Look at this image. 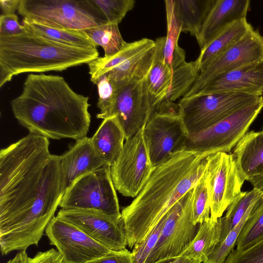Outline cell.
I'll use <instances>...</instances> for the list:
<instances>
[{"label":"cell","mask_w":263,"mask_h":263,"mask_svg":"<svg viewBox=\"0 0 263 263\" xmlns=\"http://www.w3.org/2000/svg\"><path fill=\"white\" fill-rule=\"evenodd\" d=\"M49 139L29 134L0 151V248L3 255L37 246L63 193L59 156Z\"/></svg>","instance_id":"obj_1"},{"label":"cell","mask_w":263,"mask_h":263,"mask_svg":"<svg viewBox=\"0 0 263 263\" xmlns=\"http://www.w3.org/2000/svg\"><path fill=\"white\" fill-rule=\"evenodd\" d=\"M89 97L76 92L63 77L28 74L11 102L15 118L29 133L52 139L85 138L91 116Z\"/></svg>","instance_id":"obj_2"},{"label":"cell","mask_w":263,"mask_h":263,"mask_svg":"<svg viewBox=\"0 0 263 263\" xmlns=\"http://www.w3.org/2000/svg\"><path fill=\"white\" fill-rule=\"evenodd\" d=\"M206 154L184 150L155 167L145 185L121 211L127 246L132 249L194 187L205 167Z\"/></svg>","instance_id":"obj_3"},{"label":"cell","mask_w":263,"mask_h":263,"mask_svg":"<svg viewBox=\"0 0 263 263\" xmlns=\"http://www.w3.org/2000/svg\"><path fill=\"white\" fill-rule=\"evenodd\" d=\"M98 57L97 48L65 45L28 30L16 35L0 36V87L19 74L63 71Z\"/></svg>","instance_id":"obj_4"},{"label":"cell","mask_w":263,"mask_h":263,"mask_svg":"<svg viewBox=\"0 0 263 263\" xmlns=\"http://www.w3.org/2000/svg\"><path fill=\"white\" fill-rule=\"evenodd\" d=\"M25 19L67 30L83 31L107 24L91 0H20Z\"/></svg>","instance_id":"obj_5"},{"label":"cell","mask_w":263,"mask_h":263,"mask_svg":"<svg viewBox=\"0 0 263 263\" xmlns=\"http://www.w3.org/2000/svg\"><path fill=\"white\" fill-rule=\"evenodd\" d=\"M263 108V97L229 115L210 127L189 136L184 150L206 154L229 152L248 132Z\"/></svg>","instance_id":"obj_6"},{"label":"cell","mask_w":263,"mask_h":263,"mask_svg":"<svg viewBox=\"0 0 263 263\" xmlns=\"http://www.w3.org/2000/svg\"><path fill=\"white\" fill-rule=\"evenodd\" d=\"M110 167L105 164L77 178L63 194L59 206L63 209L95 210L122 218Z\"/></svg>","instance_id":"obj_7"},{"label":"cell","mask_w":263,"mask_h":263,"mask_svg":"<svg viewBox=\"0 0 263 263\" xmlns=\"http://www.w3.org/2000/svg\"><path fill=\"white\" fill-rule=\"evenodd\" d=\"M262 97L237 92L196 95L182 98L178 104L179 114L191 136Z\"/></svg>","instance_id":"obj_8"},{"label":"cell","mask_w":263,"mask_h":263,"mask_svg":"<svg viewBox=\"0 0 263 263\" xmlns=\"http://www.w3.org/2000/svg\"><path fill=\"white\" fill-rule=\"evenodd\" d=\"M205 160L210 217L216 220L240 195L245 180L233 154L218 152L208 156Z\"/></svg>","instance_id":"obj_9"},{"label":"cell","mask_w":263,"mask_h":263,"mask_svg":"<svg viewBox=\"0 0 263 263\" xmlns=\"http://www.w3.org/2000/svg\"><path fill=\"white\" fill-rule=\"evenodd\" d=\"M193 198L194 187L166 213L160 236L145 263L180 256L189 246L200 227L192 220Z\"/></svg>","instance_id":"obj_10"},{"label":"cell","mask_w":263,"mask_h":263,"mask_svg":"<svg viewBox=\"0 0 263 263\" xmlns=\"http://www.w3.org/2000/svg\"><path fill=\"white\" fill-rule=\"evenodd\" d=\"M154 168L144 143L142 129L125 140L120 155L110 167L115 189L124 196L135 198Z\"/></svg>","instance_id":"obj_11"},{"label":"cell","mask_w":263,"mask_h":263,"mask_svg":"<svg viewBox=\"0 0 263 263\" xmlns=\"http://www.w3.org/2000/svg\"><path fill=\"white\" fill-rule=\"evenodd\" d=\"M143 136L155 168L184 150L189 134L179 113L155 112L143 128Z\"/></svg>","instance_id":"obj_12"},{"label":"cell","mask_w":263,"mask_h":263,"mask_svg":"<svg viewBox=\"0 0 263 263\" xmlns=\"http://www.w3.org/2000/svg\"><path fill=\"white\" fill-rule=\"evenodd\" d=\"M263 60V36L253 28L236 44L201 69L194 84L183 97L196 95L215 77Z\"/></svg>","instance_id":"obj_13"},{"label":"cell","mask_w":263,"mask_h":263,"mask_svg":"<svg viewBox=\"0 0 263 263\" xmlns=\"http://www.w3.org/2000/svg\"><path fill=\"white\" fill-rule=\"evenodd\" d=\"M45 233L50 245L55 246L62 255L65 263H87L111 251L58 215L49 223Z\"/></svg>","instance_id":"obj_14"},{"label":"cell","mask_w":263,"mask_h":263,"mask_svg":"<svg viewBox=\"0 0 263 263\" xmlns=\"http://www.w3.org/2000/svg\"><path fill=\"white\" fill-rule=\"evenodd\" d=\"M57 215L111 251L126 249L127 238L122 218L83 209H61Z\"/></svg>","instance_id":"obj_15"},{"label":"cell","mask_w":263,"mask_h":263,"mask_svg":"<svg viewBox=\"0 0 263 263\" xmlns=\"http://www.w3.org/2000/svg\"><path fill=\"white\" fill-rule=\"evenodd\" d=\"M155 110L147 77L118 89L114 116L123 129L125 140L144 128Z\"/></svg>","instance_id":"obj_16"},{"label":"cell","mask_w":263,"mask_h":263,"mask_svg":"<svg viewBox=\"0 0 263 263\" xmlns=\"http://www.w3.org/2000/svg\"><path fill=\"white\" fill-rule=\"evenodd\" d=\"M222 92L262 96L263 60L215 77L196 95Z\"/></svg>","instance_id":"obj_17"},{"label":"cell","mask_w":263,"mask_h":263,"mask_svg":"<svg viewBox=\"0 0 263 263\" xmlns=\"http://www.w3.org/2000/svg\"><path fill=\"white\" fill-rule=\"evenodd\" d=\"M59 159L63 194L77 178L106 164L87 137L77 140Z\"/></svg>","instance_id":"obj_18"},{"label":"cell","mask_w":263,"mask_h":263,"mask_svg":"<svg viewBox=\"0 0 263 263\" xmlns=\"http://www.w3.org/2000/svg\"><path fill=\"white\" fill-rule=\"evenodd\" d=\"M233 155L245 180L263 193V132H247L234 148Z\"/></svg>","instance_id":"obj_19"},{"label":"cell","mask_w":263,"mask_h":263,"mask_svg":"<svg viewBox=\"0 0 263 263\" xmlns=\"http://www.w3.org/2000/svg\"><path fill=\"white\" fill-rule=\"evenodd\" d=\"M249 0H216L198 35L201 50L233 23L246 18Z\"/></svg>","instance_id":"obj_20"},{"label":"cell","mask_w":263,"mask_h":263,"mask_svg":"<svg viewBox=\"0 0 263 263\" xmlns=\"http://www.w3.org/2000/svg\"><path fill=\"white\" fill-rule=\"evenodd\" d=\"M91 140L105 164L111 166L120 155L125 140L116 116L104 119Z\"/></svg>","instance_id":"obj_21"},{"label":"cell","mask_w":263,"mask_h":263,"mask_svg":"<svg viewBox=\"0 0 263 263\" xmlns=\"http://www.w3.org/2000/svg\"><path fill=\"white\" fill-rule=\"evenodd\" d=\"M165 41V36L160 37L155 41L154 60L147 76L148 90L155 111L165 99L172 78V70L164 62L163 48Z\"/></svg>","instance_id":"obj_22"},{"label":"cell","mask_w":263,"mask_h":263,"mask_svg":"<svg viewBox=\"0 0 263 263\" xmlns=\"http://www.w3.org/2000/svg\"><path fill=\"white\" fill-rule=\"evenodd\" d=\"M253 28L247 18L237 21L213 39L201 52L196 60L199 72L214 58L238 43Z\"/></svg>","instance_id":"obj_23"},{"label":"cell","mask_w":263,"mask_h":263,"mask_svg":"<svg viewBox=\"0 0 263 263\" xmlns=\"http://www.w3.org/2000/svg\"><path fill=\"white\" fill-rule=\"evenodd\" d=\"M155 46L128 59L106 74L118 89L134 81L140 80L148 75L152 67Z\"/></svg>","instance_id":"obj_24"},{"label":"cell","mask_w":263,"mask_h":263,"mask_svg":"<svg viewBox=\"0 0 263 263\" xmlns=\"http://www.w3.org/2000/svg\"><path fill=\"white\" fill-rule=\"evenodd\" d=\"M216 0H173L174 10L181 31L196 37Z\"/></svg>","instance_id":"obj_25"},{"label":"cell","mask_w":263,"mask_h":263,"mask_svg":"<svg viewBox=\"0 0 263 263\" xmlns=\"http://www.w3.org/2000/svg\"><path fill=\"white\" fill-rule=\"evenodd\" d=\"M155 46V42L143 38L126 46L118 53L110 57H98L88 64L90 80L96 84L103 75L132 57Z\"/></svg>","instance_id":"obj_26"},{"label":"cell","mask_w":263,"mask_h":263,"mask_svg":"<svg viewBox=\"0 0 263 263\" xmlns=\"http://www.w3.org/2000/svg\"><path fill=\"white\" fill-rule=\"evenodd\" d=\"M167 18V34L163 48L164 63L172 71L186 62L185 51L178 45L181 25L175 15L173 0L165 1Z\"/></svg>","instance_id":"obj_27"},{"label":"cell","mask_w":263,"mask_h":263,"mask_svg":"<svg viewBox=\"0 0 263 263\" xmlns=\"http://www.w3.org/2000/svg\"><path fill=\"white\" fill-rule=\"evenodd\" d=\"M221 233L220 218L211 217L200 224L195 238L182 255L202 262L219 242Z\"/></svg>","instance_id":"obj_28"},{"label":"cell","mask_w":263,"mask_h":263,"mask_svg":"<svg viewBox=\"0 0 263 263\" xmlns=\"http://www.w3.org/2000/svg\"><path fill=\"white\" fill-rule=\"evenodd\" d=\"M22 25L29 31L62 44L82 48H96L82 31L55 28L25 18L22 21Z\"/></svg>","instance_id":"obj_29"},{"label":"cell","mask_w":263,"mask_h":263,"mask_svg":"<svg viewBox=\"0 0 263 263\" xmlns=\"http://www.w3.org/2000/svg\"><path fill=\"white\" fill-rule=\"evenodd\" d=\"M262 196V192L253 188L249 192H242L230 204L227 209L226 215L220 217L221 233L218 243L222 242L245 215L253 210Z\"/></svg>","instance_id":"obj_30"},{"label":"cell","mask_w":263,"mask_h":263,"mask_svg":"<svg viewBox=\"0 0 263 263\" xmlns=\"http://www.w3.org/2000/svg\"><path fill=\"white\" fill-rule=\"evenodd\" d=\"M82 31L96 46L103 48L104 57L118 53L127 44L121 35L118 24L107 23Z\"/></svg>","instance_id":"obj_31"},{"label":"cell","mask_w":263,"mask_h":263,"mask_svg":"<svg viewBox=\"0 0 263 263\" xmlns=\"http://www.w3.org/2000/svg\"><path fill=\"white\" fill-rule=\"evenodd\" d=\"M199 73L198 64L185 62L173 70L171 85L165 100L173 102L183 97L191 89Z\"/></svg>","instance_id":"obj_32"},{"label":"cell","mask_w":263,"mask_h":263,"mask_svg":"<svg viewBox=\"0 0 263 263\" xmlns=\"http://www.w3.org/2000/svg\"><path fill=\"white\" fill-rule=\"evenodd\" d=\"M263 238V196L254 207L239 233L236 250L246 249Z\"/></svg>","instance_id":"obj_33"},{"label":"cell","mask_w":263,"mask_h":263,"mask_svg":"<svg viewBox=\"0 0 263 263\" xmlns=\"http://www.w3.org/2000/svg\"><path fill=\"white\" fill-rule=\"evenodd\" d=\"M96 84L99 97L97 106L100 110L97 118L104 120L114 116L118 89L106 73L101 77Z\"/></svg>","instance_id":"obj_34"},{"label":"cell","mask_w":263,"mask_h":263,"mask_svg":"<svg viewBox=\"0 0 263 263\" xmlns=\"http://www.w3.org/2000/svg\"><path fill=\"white\" fill-rule=\"evenodd\" d=\"M107 23L119 24L135 6L134 0H91Z\"/></svg>","instance_id":"obj_35"},{"label":"cell","mask_w":263,"mask_h":263,"mask_svg":"<svg viewBox=\"0 0 263 263\" xmlns=\"http://www.w3.org/2000/svg\"><path fill=\"white\" fill-rule=\"evenodd\" d=\"M252 210L245 215L222 242L215 246L202 263H223L224 262L236 245L238 236Z\"/></svg>","instance_id":"obj_36"},{"label":"cell","mask_w":263,"mask_h":263,"mask_svg":"<svg viewBox=\"0 0 263 263\" xmlns=\"http://www.w3.org/2000/svg\"><path fill=\"white\" fill-rule=\"evenodd\" d=\"M210 208L204 171L194 186L192 212L193 223L195 225L202 223L204 220L210 217Z\"/></svg>","instance_id":"obj_37"},{"label":"cell","mask_w":263,"mask_h":263,"mask_svg":"<svg viewBox=\"0 0 263 263\" xmlns=\"http://www.w3.org/2000/svg\"><path fill=\"white\" fill-rule=\"evenodd\" d=\"M166 213L147 236L136 244L131 252L133 263H145L152 251L157 244L166 220Z\"/></svg>","instance_id":"obj_38"},{"label":"cell","mask_w":263,"mask_h":263,"mask_svg":"<svg viewBox=\"0 0 263 263\" xmlns=\"http://www.w3.org/2000/svg\"><path fill=\"white\" fill-rule=\"evenodd\" d=\"M223 263H263V238L246 249H233Z\"/></svg>","instance_id":"obj_39"},{"label":"cell","mask_w":263,"mask_h":263,"mask_svg":"<svg viewBox=\"0 0 263 263\" xmlns=\"http://www.w3.org/2000/svg\"><path fill=\"white\" fill-rule=\"evenodd\" d=\"M26 31V28L19 23L16 14L1 15L0 36L16 35Z\"/></svg>","instance_id":"obj_40"},{"label":"cell","mask_w":263,"mask_h":263,"mask_svg":"<svg viewBox=\"0 0 263 263\" xmlns=\"http://www.w3.org/2000/svg\"><path fill=\"white\" fill-rule=\"evenodd\" d=\"M87 263H133V261L131 252L125 249L111 251L106 255Z\"/></svg>","instance_id":"obj_41"},{"label":"cell","mask_w":263,"mask_h":263,"mask_svg":"<svg viewBox=\"0 0 263 263\" xmlns=\"http://www.w3.org/2000/svg\"><path fill=\"white\" fill-rule=\"evenodd\" d=\"M26 263H65L60 252L53 248L37 252L33 257H28Z\"/></svg>","instance_id":"obj_42"},{"label":"cell","mask_w":263,"mask_h":263,"mask_svg":"<svg viewBox=\"0 0 263 263\" xmlns=\"http://www.w3.org/2000/svg\"><path fill=\"white\" fill-rule=\"evenodd\" d=\"M20 0H0V7L4 15L15 14Z\"/></svg>","instance_id":"obj_43"},{"label":"cell","mask_w":263,"mask_h":263,"mask_svg":"<svg viewBox=\"0 0 263 263\" xmlns=\"http://www.w3.org/2000/svg\"><path fill=\"white\" fill-rule=\"evenodd\" d=\"M154 263H201L196 260L191 259L181 255L176 257L164 258Z\"/></svg>","instance_id":"obj_44"},{"label":"cell","mask_w":263,"mask_h":263,"mask_svg":"<svg viewBox=\"0 0 263 263\" xmlns=\"http://www.w3.org/2000/svg\"><path fill=\"white\" fill-rule=\"evenodd\" d=\"M28 257L26 251H20L13 258L6 263H26Z\"/></svg>","instance_id":"obj_45"},{"label":"cell","mask_w":263,"mask_h":263,"mask_svg":"<svg viewBox=\"0 0 263 263\" xmlns=\"http://www.w3.org/2000/svg\"><path fill=\"white\" fill-rule=\"evenodd\" d=\"M261 131L263 132V127H262V130H261Z\"/></svg>","instance_id":"obj_46"}]
</instances>
